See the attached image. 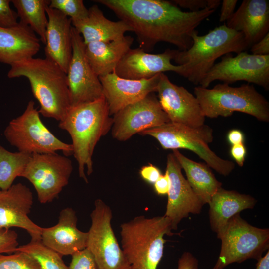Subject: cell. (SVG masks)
Instances as JSON below:
<instances>
[{"label": "cell", "instance_id": "10", "mask_svg": "<svg viewBox=\"0 0 269 269\" xmlns=\"http://www.w3.org/2000/svg\"><path fill=\"white\" fill-rule=\"evenodd\" d=\"M110 207L100 199L94 202L88 232L87 248L98 269H130V265L113 230Z\"/></svg>", "mask_w": 269, "mask_h": 269}, {"label": "cell", "instance_id": "42", "mask_svg": "<svg viewBox=\"0 0 269 269\" xmlns=\"http://www.w3.org/2000/svg\"><path fill=\"white\" fill-rule=\"evenodd\" d=\"M170 185V179L165 171L161 174L158 180L153 184L155 192L159 195H165L168 194Z\"/></svg>", "mask_w": 269, "mask_h": 269}, {"label": "cell", "instance_id": "45", "mask_svg": "<svg viewBox=\"0 0 269 269\" xmlns=\"http://www.w3.org/2000/svg\"><path fill=\"white\" fill-rule=\"evenodd\" d=\"M1 190L0 189V192H1Z\"/></svg>", "mask_w": 269, "mask_h": 269}, {"label": "cell", "instance_id": "40", "mask_svg": "<svg viewBox=\"0 0 269 269\" xmlns=\"http://www.w3.org/2000/svg\"><path fill=\"white\" fill-rule=\"evenodd\" d=\"M230 153L238 166H243L247 155V149L244 143L231 145Z\"/></svg>", "mask_w": 269, "mask_h": 269}, {"label": "cell", "instance_id": "27", "mask_svg": "<svg viewBox=\"0 0 269 269\" xmlns=\"http://www.w3.org/2000/svg\"><path fill=\"white\" fill-rule=\"evenodd\" d=\"M172 151L194 192L204 204H209L214 194L222 187V183L216 178L206 164L190 159L178 149Z\"/></svg>", "mask_w": 269, "mask_h": 269}, {"label": "cell", "instance_id": "12", "mask_svg": "<svg viewBox=\"0 0 269 269\" xmlns=\"http://www.w3.org/2000/svg\"><path fill=\"white\" fill-rule=\"evenodd\" d=\"M220 80L230 84L244 81L269 89V55H255L245 51L233 56H223L201 80L199 86L208 88L211 83Z\"/></svg>", "mask_w": 269, "mask_h": 269}, {"label": "cell", "instance_id": "25", "mask_svg": "<svg viewBox=\"0 0 269 269\" xmlns=\"http://www.w3.org/2000/svg\"><path fill=\"white\" fill-rule=\"evenodd\" d=\"M256 203L257 200L249 195L221 187L214 194L208 204L212 230L217 234L231 217L244 210L252 209Z\"/></svg>", "mask_w": 269, "mask_h": 269}, {"label": "cell", "instance_id": "30", "mask_svg": "<svg viewBox=\"0 0 269 269\" xmlns=\"http://www.w3.org/2000/svg\"><path fill=\"white\" fill-rule=\"evenodd\" d=\"M16 252H24L31 256L41 269H69L61 255L44 245L41 241L31 240L27 244L18 246Z\"/></svg>", "mask_w": 269, "mask_h": 269}, {"label": "cell", "instance_id": "15", "mask_svg": "<svg viewBox=\"0 0 269 269\" xmlns=\"http://www.w3.org/2000/svg\"><path fill=\"white\" fill-rule=\"evenodd\" d=\"M156 92L170 122L192 128L204 124L205 117L195 96L184 87L173 83L164 73L160 75Z\"/></svg>", "mask_w": 269, "mask_h": 269}, {"label": "cell", "instance_id": "33", "mask_svg": "<svg viewBox=\"0 0 269 269\" xmlns=\"http://www.w3.org/2000/svg\"><path fill=\"white\" fill-rule=\"evenodd\" d=\"M69 269H98L93 256L87 248L72 255Z\"/></svg>", "mask_w": 269, "mask_h": 269}, {"label": "cell", "instance_id": "38", "mask_svg": "<svg viewBox=\"0 0 269 269\" xmlns=\"http://www.w3.org/2000/svg\"><path fill=\"white\" fill-rule=\"evenodd\" d=\"M237 0H223L222 2L219 21H228L234 13L237 3Z\"/></svg>", "mask_w": 269, "mask_h": 269}, {"label": "cell", "instance_id": "21", "mask_svg": "<svg viewBox=\"0 0 269 269\" xmlns=\"http://www.w3.org/2000/svg\"><path fill=\"white\" fill-rule=\"evenodd\" d=\"M230 29L241 32L248 48L269 31V1L244 0L225 23Z\"/></svg>", "mask_w": 269, "mask_h": 269}, {"label": "cell", "instance_id": "20", "mask_svg": "<svg viewBox=\"0 0 269 269\" xmlns=\"http://www.w3.org/2000/svg\"><path fill=\"white\" fill-rule=\"evenodd\" d=\"M75 211L70 207L62 210L57 223L53 226L43 228L41 241L61 256L72 255L87 247L88 232L77 227Z\"/></svg>", "mask_w": 269, "mask_h": 269}, {"label": "cell", "instance_id": "17", "mask_svg": "<svg viewBox=\"0 0 269 269\" xmlns=\"http://www.w3.org/2000/svg\"><path fill=\"white\" fill-rule=\"evenodd\" d=\"M33 203V195L26 185L18 183L0 192V230L18 227L25 230L32 241H41L42 227L28 215Z\"/></svg>", "mask_w": 269, "mask_h": 269}, {"label": "cell", "instance_id": "26", "mask_svg": "<svg viewBox=\"0 0 269 269\" xmlns=\"http://www.w3.org/2000/svg\"><path fill=\"white\" fill-rule=\"evenodd\" d=\"M133 41L132 37L125 35L111 41L85 44L87 60L96 75L102 76L114 72L118 63L131 49Z\"/></svg>", "mask_w": 269, "mask_h": 269}, {"label": "cell", "instance_id": "41", "mask_svg": "<svg viewBox=\"0 0 269 269\" xmlns=\"http://www.w3.org/2000/svg\"><path fill=\"white\" fill-rule=\"evenodd\" d=\"M251 52L255 55H269V33L251 47Z\"/></svg>", "mask_w": 269, "mask_h": 269}, {"label": "cell", "instance_id": "4", "mask_svg": "<svg viewBox=\"0 0 269 269\" xmlns=\"http://www.w3.org/2000/svg\"><path fill=\"white\" fill-rule=\"evenodd\" d=\"M192 37L190 48L185 51L175 50L173 60L180 66L177 74L196 86L218 58L248 49L243 34L229 28L225 23L202 36L196 31Z\"/></svg>", "mask_w": 269, "mask_h": 269}, {"label": "cell", "instance_id": "14", "mask_svg": "<svg viewBox=\"0 0 269 269\" xmlns=\"http://www.w3.org/2000/svg\"><path fill=\"white\" fill-rule=\"evenodd\" d=\"M71 39L72 55L66 73L70 107L104 97L99 76L93 70L86 56L83 38L73 26Z\"/></svg>", "mask_w": 269, "mask_h": 269}, {"label": "cell", "instance_id": "35", "mask_svg": "<svg viewBox=\"0 0 269 269\" xmlns=\"http://www.w3.org/2000/svg\"><path fill=\"white\" fill-rule=\"evenodd\" d=\"M17 234L10 229L0 230V254L16 252L18 247Z\"/></svg>", "mask_w": 269, "mask_h": 269}, {"label": "cell", "instance_id": "22", "mask_svg": "<svg viewBox=\"0 0 269 269\" xmlns=\"http://www.w3.org/2000/svg\"><path fill=\"white\" fill-rule=\"evenodd\" d=\"M45 58L58 64L66 73L72 55L71 20L59 11L46 9Z\"/></svg>", "mask_w": 269, "mask_h": 269}, {"label": "cell", "instance_id": "5", "mask_svg": "<svg viewBox=\"0 0 269 269\" xmlns=\"http://www.w3.org/2000/svg\"><path fill=\"white\" fill-rule=\"evenodd\" d=\"M122 250L130 269H157L163 257L165 235H172L170 220L164 215H140L120 226Z\"/></svg>", "mask_w": 269, "mask_h": 269}, {"label": "cell", "instance_id": "19", "mask_svg": "<svg viewBox=\"0 0 269 269\" xmlns=\"http://www.w3.org/2000/svg\"><path fill=\"white\" fill-rule=\"evenodd\" d=\"M175 50L166 49L159 54L148 53L140 48L130 49L117 65L115 72L119 77L132 80L149 79L166 71L177 73L180 65L171 62Z\"/></svg>", "mask_w": 269, "mask_h": 269}, {"label": "cell", "instance_id": "8", "mask_svg": "<svg viewBox=\"0 0 269 269\" xmlns=\"http://www.w3.org/2000/svg\"><path fill=\"white\" fill-rule=\"evenodd\" d=\"M3 134L8 142L21 152L31 155L61 151L66 156L73 154L72 144L59 139L43 124L32 100L21 115L9 122Z\"/></svg>", "mask_w": 269, "mask_h": 269}, {"label": "cell", "instance_id": "44", "mask_svg": "<svg viewBox=\"0 0 269 269\" xmlns=\"http://www.w3.org/2000/svg\"><path fill=\"white\" fill-rule=\"evenodd\" d=\"M255 269H269V251L257 260Z\"/></svg>", "mask_w": 269, "mask_h": 269}, {"label": "cell", "instance_id": "34", "mask_svg": "<svg viewBox=\"0 0 269 269\" xmlns=\"http://www.w3.org/2000/svg\"><path fill=\"white\" fill-rule=\"evenodd\" d=\"M11 0H0V27L11 28L16 26L19 22L17 12L10 6Z\"/></svg>", "mask_w": 269, "mask_h": 269}, {"label": "cell", "instance_id": "13", "mask_svg": "<svg viewBox=\"0 0 269 269\" xmlns=\"http://www.w3.org/2000/svg\"><path fill=\"white\" fill-rule=\"evenodd\" d=\"M112 118V136L120 141H126L137 133L170 122L154 93L126 106Z\"/></svg>", "mask_w": 269, "mask_h": 269}, {"label": "cell", "instance_id": "43", "mask_svg": "<svg viewBox=\"0 0 269 269\" xmlns=\"http://www.w3.org/2000/svg\"><path fill=\"white\" fill-rule=\"evenodd\" d=\"M244 139L243 133L239 129L230 130L227 133V140L231 145L244 143Z\"/></svg>", "mask_w": 269, "mask_h": 269}, {"label": "cell", "instance_id": "2", "mask_svg": "<svg viewBox=\"0 0 269 269\" xmlns=\"http://www.w3.org/2000/svg\"><path fill=\"white\" fill-rule=\"evenodd\" d=\"M113 118L103 97L95 101L70 107L58 127L67 131L72 139L73 155L78 165L79 177L86 183L87 174L93 171L92 156L100 138L111 131Z\"/></svg>", "mask_w": 269, "mask_h": 269}, {"label": "cell", "instance_id": "31", "mask_svg": "<svg viewBox=\"0 0 269 269\" xmlns=\"http://www.w3.org/2000/svg\"><path fill=\"white\" fill-rule=\"evenodd\" d=\"M49 7L59 11L71 21L81 20L88 13L82 0H50Z\"/></svg>", "mask_w": 269, "mask_h": 269}, {"label": "cell", "instance_id": "9", "mask_svg": "<svg viewBox=\"0 0 269 269\" xmlns=\"http://www.w3.org/2000/svg\"><path fill=\"white\" fill-rule=\"evenodd\" d=\"M217 236L221 240V248L211 269H223L231 264L249 259L258 260L269 248V229L250 225L239 214L231 217Z\"/></svg>", "mask_w": 269, "mask_h": 269}, {"label": "cell", "instance_id": "39", "mask_svg": "<svg viewBox=\"0 0 269 269\" xmlns=\"http://www.w3.org/2000/svg\"><path fill=\"white\" fill-rule=\"evenodd\" d=\"M177 269H199L198 261L191 253L185 252L178 260Z\"/></svg>", "mask_w": 269, "mask_h": 269}, {"label": "cell", "instance_id": "7", "mask_svg": "<svg viewBox=\"0 0 269 269\" xmlns=\"http://www.w3.org/2000/svg\"><path fill=\"white\" fill-rule=\"evenodd\" d=\"M139 134L154 137L165 150L192 151L222 175H229L235 168L234 162L220 158L209 148L208 144L213 141V135L212 129L208 125L192 128L170 122Z\"/></svg>", "mask_w": 269, "mask_h": 269}, {"label": "cell", "instance_id": "28", "mask_svg": "<svg viewBox=\"0 0 269 269\" xmlns=\"http://www.w3.org/2000/svg\"><path fill=\"white\" fill-rule=\"evenodd\" d=\"M17 10L19 22L28 26L40 37V41L46 43V32L48 25L46 9L49 0H12Z\"/></svg>", "mask_w": 269, "mask_h": 269}, {"label": "cell", "instance_id": "3", "mask_svg": "<svg viewBox=\"0 0 269 269\" xmlns=\"http://www.w3.org/2000/svg\"><path fill=\"white\" fill-rule=\"evenodd\" d=\"M7 76L27 78L39 103V113L59 122L63 119L71 105L66 73L58 64L47 58L33 57L11 65Z\"/></svg>", "mask_w": 269, "mask_h": 269}, {"label": "cell", "instance_id": "23", "mask_svg": "<svg viewBox=\"0 0 269 269\" xmlns=\"http://www.w3.org/2000/svg\"><path fill=\"white\" fill-rule=\"evenodd\" d=\"M40 41L28 26L19 22L13 27H0V62L11 66L34 57Z\"/></svg>", "mask_w": 269, "mask_h": 269}, {"label": "cell", "instance_id": "11", "mask_svg": "<svg viewBox=\"0 0 269 269\" xmlns=\"http://www.w3.org/2000/svg\"><path fill=\"white\" fill-rule=\"evenodd\" d=\"M73 171L72 161L55 153L33 154L20 177L34 186L39 202H52L69 183Z\"/></svg>", "mask_w": 269, "mask_h": 269}, {"label": "cell", "instance_id": "32", "mask_svg": "<svg viewBox=\"0 0 269 269\" xmlns=\"http://www.w3.org/2000/svg\"><path fill=\"white\" fill-rule=\"evenodd\" d=\"M0 269H41L37 262L22 252L13 254H0Z\"/></svg>", "mask_w": 269, "mask_h": 269}, {"label": "cell", "instance_id": "37", "mask_svg": "<svg viewBox=\"0 0 269 269\" xmlns=\"http://www.w3.org/2000/svg\"><path fill=\"white\" fill-rule=\"evenodd\" d=\"M139 174L145 181L154 184L162 174L157 167L149 163L141 168Z\"/></svg>", "mask_w": 269, "mask_h": 269}, {"label": "cell", "instance_id": "1", "mask_svg": "<svg viewBox=\"0 0 269 269\" xmlns=\"http://www.w3.org/2000/svg\"><path fill=\"white\" fill-rule=\"evenodd\" d=\"M111 10L132 29L140 48L152 50L160 42L185 51L193 43L196 28L215 11L205 8L185 12L171 1L164 0H95Z\"/></svg>", "mask_w": 269, "mask_h": 269}, {"label": "cell", "instance_id": "16", "mask_svg": "<svg viewBox=\"0 0 269 269\" xmlns=\"http://www.w3.org/2000/svg\"><path fill=\"white\" fill-rule=\"evenodd\" d=\"M182 168L173 154L167 157L166 169L170 182L164 216L176 230L180 221L190 214H198L204 205L182 173Z\"/></svg>", "mask_w": 269, "mask_h": 269}, {"label": "cell", "instance_id": "24", "mask_svg": "<svg viewBox=\"0 0 269 269\" xmlns=\"http://www.w3.org/2000/svg\"><path fill=\"white\" fill-rule=\"evenodd\" d=\"M88 9L87 16L79 20L71 21L72 26L82 36L85 44L91 42H108L121 38L132 29L122 20L107 19L97 5Z\"/></svg>", "mask_w": 269, "mask_h": 269}, {"label": "cell", "instance_id": "6", "mask_svg": "<svg viewBox=\"0 0 269 269\" xmlns=\"http://www.w3.org/2000/svg\"><path fill=\"white\" fill-rule=\"evenodd\" d=\"M194 93L205 117H227L240 112L262 122L269 121L268 101L249 83L235 87L218 84L212 89L196 86Z\"/></svg>", "mask_w": 269, "mask_h": 269}, {"label": "cell", "instance_id": "29", "mask_svg": "<svg viewBox=\"0 0 269 269\" xmlns=\"http://www.w3.org/2000/svg\"><path fill=\"white\" fill-rule=\"evenodd\" d=\"M31 156L19 151L12 152L0 144V189L5 191L20 177Z\"/></svg>", "mask_w": 269, "mask_h": 269}, {"label": "cell", "instance_id": "36", "mask_svg": "<svg viewBox=\"0 0 269 269\" xmlns=\"http://www.w3.org/2000/svg\"><path fill=\"white\" fill-rule=\"evenodd\" d=\"M171 1L178 7L189 9L190 12L209 8L208 0H172Z\"/></svg>", "mask_w": 269, "mask_h": 269}, {"label": "cell", "instance_id": "18", "mask_svg": "<svg viewBox=\"0 0 269 269\" xmlns=\"http://www.w3.org/2000/svg\"><path fill=\"white\" fill-rule=\"evenodd\" d=\"M160 74L149 79L141 80L123 78L118 76L115 71L99 76L110 115L113 116L126 106L156 92Z\"/></svg>", "mask_w": 269, "mask_h": 269}]
</instances>
